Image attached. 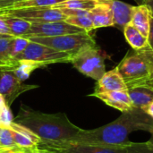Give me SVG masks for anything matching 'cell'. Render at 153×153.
<instances>
[{
  "label": "cell",
  "instance_id": "cell-1",
  "mask_svg": "<svg viewBox=\"0 0 153 153\" xmlns=\"http://www.w3.org/2000/svg\"><path fill=\"white\" fill-rule=\"evenodd\" d=\"M136 131L151 133L153 131V119L143 109L133 108L109 124L91 130L82 129L73 141L106 146H122L128 144L129 135Z\"/></svg>",
  "mask_w": 153,
  "mask_h": 153
},
{
  "label": "cell",
  "instance_id": "cell-2",
  "mask_svg": "<svg viewBox=\"0 0 153 153\" xmlns=\"http://www.w3.org/2000/svg\"><path fill=\"white\" fill-rule=\"evenodd\" d=\"M13 121L30 129L42 141H73L82 131L65 113H42L24 104Z\"/></svg>",
  "mask_w": 153,
  "mask_h": 153
},
{
  "label": "cell",
  "instance_id": "cell-3",
  "mask_svg": "<svg viewBox=\"0 0 153 153\" xmlns=\"http://www.w3.org/2000/svg\"><path fill=\"white\" fill-rule=\"evenodd\" d=\"M127 89L147 84L153 73V55L144 48L126 56L117 65Z\"/></svg>",
  "mask_w": 153,
  "mask_h": 153
},
{
  "label": "cell",
  "instance_id": "cell-4",
  "mask_svg": "<svg viewBox=\"0 0 153 153\" xmlns=\"http://www.w3.org/2000/svg\"><path fill=\"white\" fill-rule=\"evenodd\" d=\"M29 39L32 42L39 43L57 51L66 53L71 57L87 48L97 46L95 39L91 36L90 32L56 37H31Z\"/></svg>",
  "mask_w": 153,
  "mask_h": 153
},
{
  "label": "cell",
  "instance_id": "cell-5",
  "mask_svg": "<svg viewBox=\"0 0 153 153\" xmlns=\"http://www.w3.org/2000/svg\"><path fill=\"white\" fill-rule=\"evenodd\" d=\"M83 75L99 81L106 73L105 58L98 46L87 48L75 56L70 62Z\"/></svg>",
  "mask_w": 153,
  "mask_h": 153
},
{
  "label": "cell",
  "instance_id": "cell-6",
  "mask_svg": "<svg viewBox=\"0 0 153 153\" xmlns=\"http://www.w3.org/2000/svg\"><path fill=\"white\" fill-rule=\"evenodd\" d=\"M39 147L56 153H127L126 145L106 146L74 141H42Z\"/></svg>",
  "mask_w": 153,
  "mask_h": 153
},
{
  "label": "cell",
  "instance_id": "cell-7",
  "mask_svg": "<svg viewBox=\"0 0 153 153\" xmlns=\"http://www.w3.org/2000/svg\"><path fill=\"white\" fill-rule=\"evenodd\" d=\"M22 59L32 60L47 66L51 64L70 63L72 57L66 53L57 51L45 45L32 42L30 40V43L27 48L15 58V60Z\"/></svg>",
  "mask_w": 153,
  "mask_h": 153
},
{
  "label": "cell",
  "instance_id": "cell-8",
  "mask_svg": "<svg viewBox=\"0 0 153 153\" xmlns=\"http://www.w3.org/2000/svg\"><path fill=\"white\" fill-rule=\"evenodd\" d=\"M0 13H5L24 19L31 23L65 21L66 16L55 7H30L19 9H3Z\"/></svg>",
  "mask_w": 153,
  "mask_h": 153
},
{
  "label": "cell",
  "instance_id": "cell-9",
  "mask_svg": "<svg viewBox=\"0 0 153 153\" xmlns=\"http://www.w3.org/2000/svg\"><path fill=\"white\" fill-rule=\"evenodd\" d=\"M38 87V85L24 84L15 76L12 70L0 69V94L4 97L8 107H11L21 94Z\"/></svg>",
  "mask_w": 153,
  "mask_h": 153
},
{
  "label": "cell",
  "instance_id": "cell-10",
  "mask_svg": "<svg viewBox=\"0 0 153 153\" xmlns=\"http://www.w3.org/2000/svg\"><path fill=\"white\" fill-rule=\"evenodd\" d=\"M86 32L84 30L74 26L65 21H56L48 22L32 23L29 32L23 38L31 37H56L67 34H76Z\"/></svg>",
  "mask_w": 153,
  "mask_h": 153
},
{
  "label": "cell",
  "instance_id": "cell-11",
  "mask_svg": "<svg viewBox=\"0 0 153 153\" xmlns=\"http://www.w3.org/2000/svg\"><path fill=\"white\" fill-rule=\"evenodd\" d=\"M7 127L11 130L13 141L17 147L20 149V152H32L39 149L41 139L31 132L27 127L13 121Z\"/></svg>",
  "mask_w": 153,
  "mask_h": 153
},
{
  "label": "cell",
  "instance_id": "cell-12",
  "mask_svg": "<svg viewBox=\"0 0 153 153\" xmlns=\"http://www.w3.org/2000/svg\"><path fill=\"white\" fill-rule=\"evenodd\" d=\"M91 97H95L106 105L116 108L122 113L131 110L134 107L127 91H102V92H93L90 95Z\"/></svg>",
  "mask_w": 153,
  "mask_h": 153
},
{
  "label": "cell",
  "instance_id": "cell-13",
  "mask_svg": "<svg viewBox=\"0 0 153 153\" xmlns=\"http://www.w3.org/2000/svg\"><path fill=\"white\" fill-rule=\"evenodd\" d=\"M127 86L124 81L118 67L106 72L104 75L97 81L95 92L102 91H127Z\"/></svg>",
  "mask_w": 153,
  "mask_h": 153
},
{
  "label": "cell",
  "instance_id": "cell-14",
  "mask_svg": "<svg viewBox=\"0 0 153 153\" xmlns=\"http://www.w3.org/2000/svg\"><path fill=\"white\" fill-rule=\"evenodd\" d=\"M89 16L93 22L94 30L115 25L110 5L104 0H100V3L89 11Z\"/></svg>",
  "mask_w": 153,
  "mask_h": 153
},
{
  "label": "cell",
  "instance_id": "cell-15",
  "mask_svg": "<svg viewBox=\"0 0 153 153\" xmlns=\"http://www.w3.org/2000/svg\"><path fill=\"white\" fill-rule=\"evenodd\" d=\"M107 2L112 10L114 17V26L123 30L126 25L131 22V16L134 5L120 0H104Z\"/></svg>",
  "mask_w": 153,
  "mask_h": 153
},
{
  "label": "cell",
  "instance_id": "cell-16",
  "mask_svg": "<svg viewBox=\"0 0 153 153\" xmlns=\"http://www.w3.org/2000/svg\"><path fill=\"white\" fill-rule=\"evenodd\" d=\"M133 107L144 110L153 101V88L150 85H138L128 89Z\"/></svg>",
  "mask_w": 153,
  "mask_h": 153
},
{
  "label": "cell",
  "instance_id": "cell-17",
  "mask_svg": "<svg viewBox=\"0 0 153 153\" xmlns=\"http://www.w3.org/2000/svg\"><path fill=\"white\" fill-rule=\"evenodd\" d=\"M151 10L146 4H138L133 7L131 24H133L143 36L148 38L151 22Z\"/></svg>",
  "mask_w": 153,
  "mask_h": 153
},
{
  "label": "cell",
  "instance_id": "cell-18",
  "mask_svg": "<svg viewBox=\"0 0 153 153\" xmlns=\"http://www.w3.org/2000/svg\"><path fill=\"white\" fill-rule=\"evenodd\" d=\"M14 36L0 34V69L13 70L16 65L17 60L12 58L10 55L12 41Z\"/></svg>",
  "mask_w": 153,
  "mask_h": 153
},
{
  "label": "cell",
  "instance_id": "cell-19",
  "mask_svg": "<svg viewBox=\"0 0 153 153\" xmlns=\"http://www.w3.org/2000/svg\"><path fill=\"white\" fill-rule=\"evenodd\" d=\"M0 14L4 19L5 23L7 24L12 36L23 37L29 32V30L31 28L32 23L24 19L18 18L15 16L5 14V13H0Z\"/></svg>",
  "mask_w": 153,
  "mask_h": 153
},
{
  "label": "cell",
  "instance_id": "cell-20",
  "mask_svg": "<svg viewBox=\"0 0 153 153\" xmlns=\"http://www.w3.org/2000/svg\"><path fill=\"white\" fill-rule=\"evenodd\" d=\"M123 32L126 39L134 50H139L147 47L148 38L143 36L133 24L128 23L126 25L123 29Z\"/></svg>",
  "mask_w": 153,
  "mask_h": 153
},
{
  "label": "cell",
  "instance_id": "cell-21",
  "mask_svg": "<svg viewBox=\"0 0 153 153\" xmlns=\"http://www.w3.org/2000/svg\"><path fill=\"white\" fill-rule=\"evenodd\" d=\"M42 67H45V65L40 63L32 60L22 59V60H17V65L12 71L20 81L24 82L27 79H29L32 72H34L36 69L42 68Z\"/></svg>",
  "mask_w": 153,
  "mask_h": 153
},
{
  "label": "cell",
  "instance_id": "cell-22",
  "mask_svg": "<svg viewBox=\"0 0 153 153\" xmlns=\"http://www.w3.org/2000/svg\"><path fill=\"white\" fill-rule=\"evenodd\" d=\"M99 3L100 0H67L57 4L56 6H55V8H69L90 11L94 8Z\"/></svg>",
  "mask_w": 153,
  "mask_h": 153
},
{
  "label": "cell",
  "instance_id": "cell-23",
  "mask_svg": "<svg viewBox=\"0 0 153 153\" xmlns=\"http://www.w3.org/2000/svg\"><path fill=\"white\" fill-rule=\"evenodd\" d=\"M0 146L11 153L20 152V149L13 141L11 130L7 126H0Z\"/></svg>",
  "mask_w": 153,
  "mask_h": 153
},
{
  "label": "cell",
  "instance_id": "cell-24",
  "mask_svg": "<svg viewBox=\"0 0 153 153\" xmlns=\"http://www.w3.org/2000/svg\"><path fill=\"white\" fill-rule=\"evenodd\" d=\"M65 21L74 26H76L78 28L84 30L86 32H90L94 30L93 22H92L91 17L89 16V13L85 14V15L69 16V17H66V19Z\"/></svg>",
  "mask_w": 153,
  "mask_h": 153
},
{
  "label": "cell",
  "instance_id": "cell-25",
  "mask_svg": "<svg viewBox=\"0 0 153 153\" xmlns=\"http://www.w3.org/2000/svg\"><path fill=\"white\" fill-rule=\"evenodd\" d=\"M30 43V39L23 38V37H14V39L12 41L11 45V50L10 55L12 58L15 59L17 56H19L23 50L27 48V46Z\"/></svg>",
  "mask_w": 153,
  "mask_h": 153
},
{
  "label": "cell",
  "instance_id": "cell-26",
  "mask_svg": "<svg viewBox=\"0 0 153 153\" xmlns=\"http://www.w3.org/2000/svg\"><path fill=\"white\" fill-rule=\"evenodd\" d=\"M127 153H153V145L145 143H134L129 142L126 145Z\"/></svg>",
  "mask_w": 153,
  "mask_h": 153
},
{
  "label": "cell",
  "instance_id": "cell-27",
  "mask_svg": "<svg viewBox=\"0 0 153 153\" xmlns=\"http://www.w3.org/2000/svg\"><path fill=\"white\" fill-rule=\"evenodd\" d=\"M13 121V117L10 110V107L5 106L0 110V124L1 126H7Z\"/></svg>",
  "mask_w": 153,
  "mask_h": 153
},
{
  "label": "cell",
  "instance_id": "cell-28",
  "mask_svg": "<svg viewBox=\"0 0 153 153\" xmlns=\"http://www.w3.org/2000/svg\"><path fill=\"white\" fill-rule=\"evenodd\" d=\"M148 49L152 53L153 55V17H151V22H150V30L148 35Z\"/></svg>",
  "mask_w": 153,
  "mask_h": 153
},
{
  "label": "cell",
  "instance_id": "cell-29",
  "mask_svg": "<svg viewBox=\"0 0 153 153\" xmlns=\"http://www.w3.org/2000/svg\"><path fill=\"white\" fill-rule=\"evenodd\" d=\"M0 34H6V35H11L9 28L7 26V24L5 23L4 19L3 18V16L0 14Z\"/></svg>",
  "mask_w": 153,
  "mask_h": 153
},
{
  "label": "cell",
  "instance_id": "cell-30",
  "mask_svg": "<svg viewBox=\"0 0 153 153\" xmlns=\"http://www.w3.org/2000/svg\"><path fill=\"white\" fill-rule=\"evenodd\" d=\"M22 1H26V0H0V10L7 8L15 3L22 2Z\"/></svg>",
  "mask_w": 153,
  "mask_h": 153
},
{
  "label": "cell",
  "instance_id": "cell-31",
  "mask_svg": "<svg viewBox=\"0 0 153 153\" xmlns=\"http://www.w3.org/2000/svg\"><path fill=\"white\" fill-rule=\"evenodd\" d=\"M134 1L138 4H146L150 8L152 17H153V0H134Z\"/></svg>",
  "mask_w": 153,
  "mask_h": 153
},
{
  "label": "cell",
  "instance_id": "cell-32",
  "mask_svg": "<svg viewBox=\"0 0 153 153\" xmlns=\"http://www.w3.org/2000/svg\"><path fill=\"white\" fill-rule=\"evenodd\" d=\"M144 112H146L153 119V101L143 110Z\"/></svg>",
  "mask_w": 153,
  "mask_h": 153
},
{
  "label": "cell",
  "instance_id": "cell-33",
  "mask_svg": "<svg viewBox=\"0 0 153 153\" xmlns=\"http://www.w3.org/2000/svg\"><path fill=\"white\" fill-rule=\"evenodd\" d=\"M5 106H7L6 103H5V100H4V97L0 94V110H1L4 107H5Z\"/></svg>",
  "mask_w": 153,
  "mask_h": 153
},
{
  "label": "cell",
  "instance_id": "cell-34",
  "mask_svg": "<svg viewBox=\"0 0 153 153\" xmlns=\"http://www.w3.org/2000/svg\"><path fill=\"white\" fill-rule=\"evenodd\" d=\"M147 85H150L151 87L153 88V73L152 76H151V78H150V80H149V82H148V83H147Z\"/></svg>",
  "mask_w": 153,
  "mask_h": 153
},
{
  "label": "cell",
  "instance_id": "cell-35",
  "mask_svg": "<svg viewBox=\"0 0 153 153\" xmlns=\"http://www.w3.org/2000/svg\"><path fill=\"white\" fill-rule=\"evenodd\" d=\"M150 134H151V138H150V140L148 141V143H151V144H152V145H153V131H152V132H151Z\"/></svg>",
  "mask_w": 153,
  "mask_h": 153
},
{
  "label": "cell",
  "instance_id": "cell-36",
  "mask_svg": "<svg viewBox=\"0 0 153 153\" xmlns=\"http://www.w3.org/2000/svg\"><path fill=\"white\" fill-rule=\"evenodd\" d=\"M7 152H7L6 150H4V148H2V147L0 146V153H7Z\"/></svg>",
  "mask_w": 153,
  "mask_h": 153
},
{
  "label": "cell",
  "instance_id": "cell-37",
  "mask_svg": "<svg viewBox=\"0 0 153 153\" xmlns=\"http://www.w3.org/2000/svg\"><path fill=\"white\" fill-rule=\"evenodd\" d=\"M0 126H1V124H0Z\"/></svg>",
  "mask_w": 153,
  "mask_h": 153
},
{
  "label": "cell",
  "instance_id": "cell-38",
  "mask_svg": "<svg viewBox=\"0 0 153 153\" xmlns=\"http://www.w3.org/2000/svg\"><path fill=\"white\" fill-rule=\"evenodd\" d=\"M7 153H10V152H7Z\"/></svg>",
  "mask_w": 153,
  "mask_h": 153
}]
</instances>
